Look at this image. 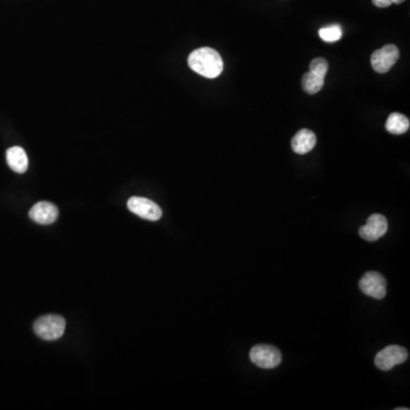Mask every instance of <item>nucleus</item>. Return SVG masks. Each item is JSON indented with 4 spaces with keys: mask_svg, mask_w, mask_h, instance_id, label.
<instances>
[{
    "mask_svg": "<svg viewBox=\"0 0 410 410\" xmlns=\"http://www.w3.org/2000/svg\"><path fill=\"white\" fill-rule=\"evenodd\" d=\"M188 66L194 72L208 79L219 77L223 71L220 54L210 47L199 48L190 54Z\"/></svg>",
    "mask_w": 410,
    "mask_h": 410,
    "instance_id": "1",
    "label": "nucleus"
},
{
    "mask_svg": "<svg viewBox=\"0 0 410 410\" xmlns=\"http://www.w3.org/2000/svg\"><path fill=\"white\" fill-rule=\"evenodd\" d=\"M66 327V319L61 316L46 315L37 319L33 325V330L40 339L55 341L62 337Z\"/></svg>",
    "mask_w": 410,
    "mask_h": 410,
    "instance_id": "2",
    "label": "nucleus"
},
{
    "mask_svg": "<svg viewBox=\"0 0 410 410\" xmlns=\"http://www.w3.org/2000/svg\"><path fill=\"white\" fill-rule=\"evenodd\" d=\"M250 359L260 368L271 369L280 365L282 354L273 345H256L251 349Z\"/></svg>",
    "mask_w": 410,
    "mask_h": 410,
    "instance_id": "3",
    "label": "nucleus"
},
{
    "mask_svg": "<svg viewBox=\"0 0 410 410\" xmlns=\"http://www.w3.org/2000/svg\"><path fill=\"white\" fill-rule=\"evenodd\" d=\"M408 359V351L399 345H389L380 350L375 357V365L380 371H390L395 366L404 364Z\"/></svg>",
    "mask_w": 410,
    "mask_h": 410,
    "instance_id": "4",
    "label": "nucleus"
},
{
    "mask_svg": "<svg viewBox=\"0 0 410 410\" xmlns=\"http://www.w3.org/2000/svg\"><path fill=\"white\" fill-rule=\"evenodd\" d=\"M359 287L368 297L380 300L387 295V280L378 271L366 273L359 282Z\"/></svg>",
    "mask_w": 410,
    "mask_h": 410,
    "instance_id": "5",
    "label": "nucleus"
},
{
    "mask_svg": "<svg viewBox=\"0 0 410 410\" xmlns=\"http://www.w3.org/2000/svg\"><path fill=\"white\" fill-rule=\"evenodd\" d=\"M128 209L132 213L146 220L158 221L162 217V210L156 203L145 197H134L128 201Z\"/></svg>",
    "mask_w": 410,
    "mask_h": 410,
    "instance_id": "6",
    "label": "nucleus"
},
{
    "mask_svg": "<svg viewBox=\"0 0 410 410\" xmlns=\"http://www.w3.org/2000/svg\"><path fill=\"white\" fill-rule=\"evenodd\" d=\"M399 60V49L397 46L387 45L373 53L371 57L373 68L378 73H387Z\"/></svg>",
    "mask_w": 410,
    "mask_h": 410,
    "instance_id": "7",
    "label": "nucleus"
},
{
    "mask_svg": "<svg viewBox=\"0 0 410 410\" xmlns=\"http://www.w3.org/2000/svg\"><path fill=\"white\" fill-rule=\"evenodd\" d=\"M389 225L387 218L380 213H374L367 219V223L363 227H360L359 235L365 241L375 242L383 237L387 232Z\"/></svg>",
    "mask_w": 410,
    "mask_h": 410,
    "instance_id": "8",
    "label": "nucleus"
},
{
    "mask_svg": "<svg viewBox=\"0 0 410 410\" xmlns=\"http://www.w3.org/2000/svg\"><path fill=\"white\" fill-rule=\"evenodd\" d=\"M31 219L40 225H51L58 218V209L49 202H39L29 212Z\"/></svg>",
    "mask_w": 410,
    "mask_h": 410,
    "instance_id": "9",
    "label": "nucleus"
},
{
    "mask_svg": "<svg viewBox=\"0 0 410 410\" xmlns=\"http://www.w3.org/2000/svg\"><path fill=\"white\" fill-rule=\"evenodd\" d=\"M317 137L309 129H301L292 139V149L297 154L304 155L315 149Z\"/></svg>",
    "mask_w": 410,
    "mask_h": 410,
    "instance_id": "10",
    "label": "nucleus"
},
{
    "mask_svg": "<svg viewBox=\"0 0 410 410\" xmlns=\"http://www.w3.org/2000/svg\"><path fill=\"white\" fill-rule=\"evenodd\" d=\"M7 163L9 168L14 170L15 173H24L27 170L29 161H27V153L20 146H14L9 149L6 153Z\"/></svg>",
    "mask_w": 410,
    "mask_h": 410,
    "instance_id": "11",
    "label": "nucleus"
},
{
    "mask_svg": "<svg viewBox=\"0 0 410 410\" xmlns=\"http://www.w3.org/2000/svg\"><path fill=\"white\" fill-rule=\"evenodd\" d=\"M410 127L409 119L404 114L395 113L390 114L387 118V123H385V128L389 131L390 134L402 135L407 132Z\"/></svg>",
    "mask_w": 410,
    "mask_h": 410,
    "instance_id": "12",
    "label": "nucleus"
},
{
    "mask_svg": "<svg viewBox=\"0 0 410 410\" xmlns=\"http://www.w3.org/2000/svg\"><path fill=\"white\" fill-rule=\"evenodd\" d=\"M325 77H319V75L312 73V72H306V75L302 77V87H304V92L310 95L317 94L321 92V88L324 86Z\"/></svg>",
    "mask_w": 410,
    "mask_h": 410,
    "instance_id": "13",
    "label": "nucleus"
},
{
    "mask_svg": "<svg viewBox=\"0 0 410 410\" xmlns=\"http://www.w3.org/2000/svg\"><path fill=\"white\" fill-rule=\"evenodd\" d=\"M319 37H321L325 42H339L342 38V27L339 24H333L330 27H321L319 30Z\"/></svg>",
    "mask_w": 410,
    "mask_h": 410,
    "instance_id": "14",
    "label": "nucleus"
},
{
    "mask_svg": "<svg viewBox=\"0 0 410 410\" xmlns=\"http://www.w3.org/2000/svg\"><path fill=\"white\" fill-rule=\"evenodd\" d=\"M309 68V71L312 72V73H315V75H319V77H325L327 71H328V62L325 58L318 57V58H315V60L311 61Z\"/></svg>",
    "mask_w": 410,
    "mask_h": 410,
    "instance_id": "15",
    "label": "nucleus"
},
{
    "mask_svg": "<svg viewBox=\"0 0 410 410\" xmlns=\"http://www.w3.org/2000/svg\"><path fill=\"white\" fill-rule=\"evenodd\" d=\"M373 4H374L375 6L380 7V8H385V7H389L392 5V4H399L404 3L406 0H372Z\"/></svg>",
    "mask_w": 410,
    "mask_h": 410,
    "instance_id": "16",
    "label": "nucleus"
}]
</instances>
